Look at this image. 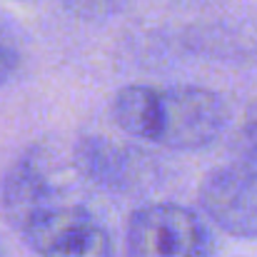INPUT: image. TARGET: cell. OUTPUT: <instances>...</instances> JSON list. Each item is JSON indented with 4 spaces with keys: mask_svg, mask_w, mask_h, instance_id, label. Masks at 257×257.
I'll use <instances>...</instances> for the list:
<instances>
[{
    "mask_svg": "<svg viewBox=\"0 0 257 257\" xmlns=\"http://www.w3.org/2000/svg\"><path fill=\"white\" fill-rule=\"evenodd\" d=\"M23 65V50L13 30L0 18V85L10 83Z\"/></svg>",
    "mask_w": 257,
    "mask_h": 257,
    "instance_id": "cell-6",
    "label": "cell"
},
{
    "mask_svg": "<svg viewBox=\"0 0 257 257\" xmlns=\"http://www.w3.org/2000/svg\"><path fill=\"white\" fill-rule=\"evenodd\" d=\"M117 127L170 150H200L220 140L230 122L222 95L197 85H125L110 105Z\"/></svg>",
    "mask_w": 257,
    "mask_h": 257,
    "instance_id": "cell-1",
    "label": "cell"
},
{
    "mask_svg": "<svg viewBox=\"0 0 257 257\" xmlns=\"http://www.w3.org/2000/svg\"><path fill=\"white\" fill-rule=\"evenodd\" d=\"M68 202L53 182L45 160L35 153L18 158L3 177V210L15 227H23L35 215Z\"/></svg>",
    "mask_w": 257,
    "mask_h": 257,
    "instance_id": "cell-5",
    "label": "cell"
},
{
    "mask_svg": "<svg viewBox=\"0 0 257 257\" xmlns=\"http://www.w3.org/2000/svg\"><path fill=\"white\" fill-rule=\"evenodd\" d=\"M18 232L38 257H115L105 225L85 205L70 200L35 215Z\"/></svg>",
    "mask_w": 257,
    "mask_h": 257,
    "instance_id": "cell-3",
    "label": "cell"
},
{
    "mask_svg": "<svg viewBox=\"0 0 257 257\" xmlns=\"http://www.w3.org/2000/svg\"><path fill=\"white\" fill-rule=\"evenodd\" d=\"M0 257H10L8 252H5V250H3V242H0Z\"/></svg>",
    "mask_w": 257,
    "mask_h": 257,
    "instance_id": "cell-9",
    "label": "cell"
},
{
    "mask_svg": "<svg viewBox=\"0 0 257 257\" xmlns=\"http://www.w3.org/2000/svg\"><path fill=\"white\" fill-rule=\"evenodd\" d=\"M200 205L227 235L257 240V155L235 153L215 168L200 185Z\"/></svg>",
    "mask_w": 257,
    "mask_h": 257,
    "instance_id": "cell-4",
    "label": "cell"
},
{
    "mask_svg": "<svg viewBox=\"0 0 257 257\" xmlns=\"http://www.w3.org/2000/svg\"><path fill=\"white\" fill-rule=\"evenodd\" d=\"M235 153H250L257 155V102L250 107L240 133H237V145H235Z\"/></svg>",
    "mask_w": 257,
    "mask_h": 257,
    "instance_id": "cell-8",
    "label": "cell"
},
{
    "mask_svg": "<svg viewBox=\"0 0 257 257\" xmlns=\"http://www.w3.org/2000/svg\"><path fill=\"white\" fill-rule=\"evenodd\" d=\"M212 235L190 207L155 202L130 215L127 257H212Z\"/></svg>",
    "mask_w": 257,
    "mask_h": 257,
    "instance_id": "cell-2",
    "label": "cell"
},
{
    "mask_svg": "<svg viewBox=\"0 0 257 257\" xmlns=\"http://www.w3.org/2000/svg\"><path fill=\"white\" fill-rule=\"evenodd\" d=\"M68 10L83 20H105L122 13L130 0H65Z\"/></svg>",
    "mask_w": 257,
    "mask_h": 257,
    "instance_id": "cell-7",
    "label": "cell"
}]
</instances>
